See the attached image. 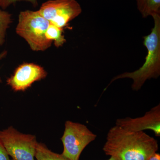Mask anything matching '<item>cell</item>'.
<instances>
[{"label":"cell","instance_id":"1","mask_svg":"<svg viewBox=\"0 0 160 160\" xmlns=\"http://www.w3.org/2000/svg\"><path fill=\"white\" fill-rule=\"evenodd\" d=\"M158 149L157 141L143 131L115 126L109 129L103 150L117 160H148Z\"/></svg>","mask_w":160,"mask_h":160},{"label":"cell","instance_id":"2","mask_svg":"<svg viewBox=\"0 0 160 160\" xmlns=\"http://www.w3.org/2000/svg\"><path fill=\"white\" fill-rule=\"evenodd\" d=\"M154 26L150 34L144 37L143 44L147 49L145 62L142 67L132 72H126L115 77L108 86L119 79L130 78L133 81L132 88L138 91L146 80L157 78L160 75V15L153 17Z\"/></svg>","mask_w":160,"mask_h":160},{"label":"cell","instance_id":"3","mask_svg":"<svg viewBox=\"0 0 160 160\" xmlns=\"http://www.w3.org/2000/svg\"><path fill=\"white\" fill-rule=\"evenodd\" d=\"M49 23L38 11H22L19 14L16 32L26 40L32 51H44L52 42L45 36Z\"/></svg>","mask_w":160,"mask_h":160},{"label":"cell","instance_id":"4","mask_svg":"<svg viewBox=\"0 0 160 160\" xmlns=\"http://www.w3.org/2000/svg\"><path fill=\"white\" fill-rule=\"evenodd\" d=\"M0 140L12 160H35L38 143L35 136L23 134L11 126L0 131Z\"/></svg>","mask_w":160,"mask_h":160},{"label":"cell","instance_id":"5","mask_svg":"<svg viewBox=\"0 0 160 160\" xmlns=\"http://www.w3.org/2000/svg\"><path fill=\"white\" fill-rule=\"evenodd\" d=\"M96 138L97 135L85 125L66 121L65 131L61 138L64 146L62 154L69 160H79L83 150Z\"/></svg>","mask_w":160,"mask_h":160},{"label":"cell","instance_id":"6","mask_svg":"<svg viewBox=\"0 0 160 160\" xmlns=\"http://www.w3.org/2000/svg\"><path fill=\"white\" fill-rule=\"evenodd\" d=\"M38 11L49 23L63 29L81 14L82 9L76 0H49Z\"/></svg>","mask_w":160,"mask_h":160},{"label":"cell","instance_id":"7","mask_svg":"<svg viewBox=\"0 0 160 160\" xmlns=\"http://www.w3.org/2000/svg\"><path fill=\"white\" fill-rule=\"evenodd\" d=\"M47 75V72L42 66L34 63H24L16 69L6 82L15 91H25L35 82L45 78Z\"/></svg>","mask_w":160,"mask_h":160},{"label":"cell","instance_id":"8","mask_svg":"<svg viewBox=\"0 0 160 160\" xmlns=\"http://www.w3.org/2000/svg\"><path fill=\"white\" fill-rule=\"evenodd\" d=\"M116 126L129 131H143L149 129L154 132L156 136L160 137V104L152 108L142 117L118 119Z\"/></svg>","mask_w":160,"mask_h":160},{"label":"cell","instance_id":"9","mask_svg":"<svg viewBox=\"0 0 160 160\" xmlns=\"http://www.w3.org/2000/svg\"><path fill=\"white\" fill-rule=\"evenodd\" d=\"M143 18L160 15V0H136Z\"/></svg>","mask_w":160,"mask_h":160},{"label":"cell","instance_id":"10","mask_svg":"<svg viewBox=\"0 0 160 160\" xmlns=\"http://www.w3.org/2000/svg\"><path fill=\"white\" fill-rule=\"evenodd\" d=\"M35 158L37 160H70L62 154H58L49 150L45 144L38 142Z\"/></svg>","mask_w":160,"mask_h":160},{"label":"cell","instance_id":"11","mask_svg":"<svg viewBox=\"0 0 160 160\" xmlns=\"http://www.w3.org/2000/svg\"><path fill=\"white\" fill-rule=\"evenodd\" d=\"M63 29L49 23L46 32L45 36L49 41H54L55 46L57 48L62 46L66 42L65 36L63 35Z\"/></svg>","mask_w":160,"mask_h":160},{"label":"cell","instance_id":"12","mask_svg":"<svg viewBox=\"0 0 160 160\" xmlns=\"http://www.w3.org/2000/svg\"><path fill=\"white\" fill-rule=\"evenodd\" d=\"M12 22L11 14L0 9V46L5 43L6 31Z\"/></svg>","mask_w":160,"mask_h":160},{"label":"cell","instance_id":"13","mask_svg":"<svg viewBox=\"0 0 160 160\" xmlns=\"http://www.w3.org/2000/svg\"><path fill=\"white\" fill-rule=\"evenodd\" d=\"M18 1H26L29 2L34 7L38 6V0H0V7L3 9H6L12 4Z\"/></svg>","mask_w":160,"mask_h":160},{"label":"cell","instance_id":"14","mask_svg":"<svg viewBox=\"0 0 160 160\" xmlns=\"http://www.w3.org/2000/svg\"><path fill=\"white\" fill-rule=\"evenodd\" d=\"M9 157L6 148L0 140V160H12Z\"/></svg>","mask_w":160,"mask_h":160},{"label":"cell","instance_id":"15","mask_svg":"<svg viewBox=\"0 0 160 160\" xmlns=\"http://www.w3.org/2000/svg\"><path fill=\"white\" fill-rule=\"evenodd\" d=\"M148 160H160V154L159 153L155 152L150 157Z\"/></svg>","mask_w":160,"mask_h":160},{"label":"cell","instance_id":"16","mask_svg":"<svg viewBox=\"0 0 160 160\" xmlns=\"http://www.w3.org/2000/svg\"><path fill=\"white\" fill-rule=\"evenodd\" d=\"M7 55V51H3L2 52L0 53V60L2 59L5 58L6 56V55ZM2 82V79H1V77H0V83Z\"/></svg>","mask_w":160,"mask_h":160},{"label":"cell","instance_id":"17","mask_svg":"<svg viewBox=\"0 0 160 160\" xmlns=\"http://www.w3.org/2000/svg\"><path fill=\"white\" fill-rule=\"evenodd\" d=\"M107 160H117L115 158H114L112 157H110V158L109 159Z\"/></svg>","mask_w":160,"mask_h":160}]
</instances>
